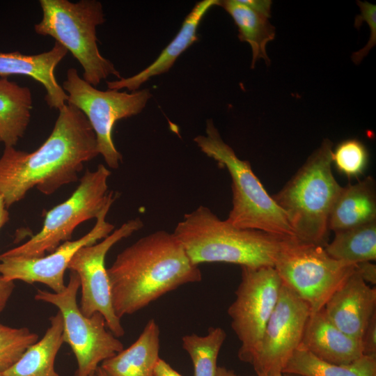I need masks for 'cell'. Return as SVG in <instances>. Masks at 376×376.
<instances>
[{
	"label": "cell",
	"mask_w": 376,
	"mask_h": 376,
	"mask_svg": "<svg viewBox=\"0 0 376 376\" xmlns=\"http://www.w3.org/2000/svg\"><path fill=\"white\" fill-rule=\"evenodd\" d=\"M42 12L35 32L53 38L69 51L81 65L83 79L96 87L109 76L122 77L114 64L104 58L97 46L96 28L106 19L97 0H40Z\"/></svg>",
	"instance_id": "6"
},
{
	"label": "cell",
	"mask_w": 376,
	"mask_h": 376,
	"mask_svg": "<svg viewBox=\"0 0 376 376\" xmlns=\"http://www.w3.org/2000/svg\"><path fill=\"white\" fill-rule=\"evenodd\" d=\"M79 278L71 271L70 279L61 292L38 290L35 299L54 305L63 321V338L77 362L75 376H97L100 363L123 350V344L107 329L100 313L87 317L82 314L77 301Z\"/></svg>",
	"instance_id": "9"
},
{
	"label": "cell",
	"mask_w": 376,
	"mask_h": 376,
	"mask_svg": "<svg viewBox=\"0 0 376 376\" xmlns=\"http://www.w3.org/2000/svg\"><path fill=\"white\" fill-rule=\"evenodd\" d=\"M332 164L339 172L348 178H356L365 171L368 152L364 144L356 139L340 142L332 150Z\"/></svg>",
	"instance_id": "28"
},
{
	"label": "cell",
	"mask_w": 376,
	"mask_h": 376,
	"mask_svg": "<svg viewBox=\"0 0 376 376\" xmlns=\"http://www.w3.org/2000/svg\"><path fill=\"white\" fill-rule=\"evenodd\" d=\"M361 340L363 354L376 356V314L370 320Z\"/></svg>",
	"instance_id": "30"
},
{
	"label": "cell",
	"mask_w": 376,
	"mask_h": 376,
	"mask_svg": "<svg viewBox=\"0 0 376 376\" xmlns=\"http://www.w3.org/2000/svg\"><path fill=\"white\" fill-rule=\"evenodd\" d=\"M111 171L103 164L95 171L87 169L80 182L64 202L56 205L45 215L42 229L25 243L0 255L39 258L52 253L62 242L70 240L74 230L82 222L95 218L104 207L116 199V194L109 191Z\"/></svg>",
	"instance_id": "7"
},
{
	"label": "cell",
	"mask_w": 376,
	"mask_h": 376,
	"mask_svg": "<svg viewBox=\"0 0 376 376\" xmlns=\"http://www.w3.org/2000/svg\"><path fill=\"white\" fill-rule=\"evenodd\" d=\"M196 265L226 263L240 267H274L286 241L268 233L235 227L200 205L184 215L173 232Z\"/></svg>",
	"instance_id": "3"
},
{
	"label": "cell",
	"mask_w": 376,
	"mask_h": 376,
	"mask_svg": "<svg viewBox=\"0 0 376 376\" xmlns=\"http://www.w3.org/2000/svg\"><path fill=\"white\" fill-rule=\"evenodd\" d=\"M50 326L43 337L29 346L3 376H60L55 370L56 355L64 343L63 321L60 311L49 318Z\"/></svg>",
	"instance_id": "22"
},
{
	"label": "cell",
	"mask_w": 376,
	"mask_h": 376,
	"mask_svg": "<svg viewBox=\"0 0 376 376\" xmlns=\"http://www.w3.org/2000/svg\"><path fill=\"white\" fill-rule=\"evenodd\" d=\"M15 288L14 281L6 280L0 276V313L5 308Z\"/></svg>",
	"instance_id": "32"
},
{
	"label": "cell",
	"mask_w": 376,
	"mask_h": 376,
	"mask_svg": "<svg viewBox=\"0 0 376 376\" xmlns=\"http://www.w3.org/2000/svg\"><path fill=\"white\" fill-rule=\"evenodd\" d=\"M257 376H288L286 374L282 373H272V374H265V373H258Z\"/></svg>",
	"instance_id": "37"
},
{
	"label": "cell",
	"mask_w": 376,
	"mask_h": 376,
	"mask_svg": "<svg viewBox=\"0 0 376 376\" xmlns=\"http://www.w3.org/2000/svg\"><path fill=\"white\" fill-rule=\"evenodd\" d=\"M333 143L325 139L272 198L300 241L325 246L329 218L342 187L332 172Z\"/></svg>",
	"instance_id": "4"
},
{
	"label": "cell",
	"mask_w": 376,
	"mask_h": 376,
	"mask_svg": "<svg viewBox=\"0 0 376 376\" xmlns=\"http://www.w3.org/2000/svg\"><path fill=\"white\" fill-rule=\"evenodd\" d=\"M361 13L356 16L354 26L359 27L363 22H366L370 29V36L367 45L361 49L354 52L352 59L355 64H359L376 43V6L366 1H357Z\"/></svg>",
	"instance_id": "29"
},
{
	"label": "cell",
	"mask_w": 376,
	"mask_h": 376,
	"mask_svg": "<svg viewBox=\"0 0 376 376\" xmlns=\"http://www.w3.org/2000/svg\"><path fill=\"white\" fill-rule=\"evenodd\" d=\"M143 226V221L139 217L127 221L101 242L80 248L68 267L79 278L81 297L79 306L82 314L89 317L95 313H100L107 327L117 338L123 336L125 331L113 308L105 258L113 245Z\"/></svg>",
	"instance_id": "12"
},
{
	"label": "cell",
	"mask_w": 376,
	"mask_h": 376,
	"mask_svg": "<svg viewBox=\"0 0 376 376\" xmlns=\"http://www.w3.org/2000/svg\"><path fill=\"white\" fill-rule=\"evenodd\" d=\"M226 338L224 329L212 327L205 336L191 334L182 338V348L193 363L194 376H216L218 355Z\"/></svg>",
	"instance_id": "26"
},
{
	"label": "cell",
	"mask_w": 376,
	"mask_h": 376,
	"mask_svg": "<svg viewBox=\"0 0 376 376\" xmlns=\"http://www.w3.org/2000/svg\"><path fill=\"white\" fill-rule=\"evenodd\" d=\"M235 299L228 308L231 327L241 345L240 361L251 363L277 304L282 281L274 267H241Z\"/></svg>",
	"instance_id": "11"
},
{
	"label": "cell",
	"mask_w": 376,
	"mask_h": 376,
	"mask_svg": "<svg viewBox=\"0 0 376 376\" xmlns=\"http://www.w3.org/2000/svg\"><path fill=\"white\" fill-rule=\"evenodd\" d=\"M159 328L152 318L130 347L103 361L100 366L107 376H152L159 359Z\"/></svg>",
	"instance_id": "19"
},
{
	"label": "cell",
	"mask_w": 376,
	"mask_h": 376,
	"mask_svg": "<svg viewBox=\"0 0 376 376\" xmlns=\"http://www.w3.org/2000/svg\"><path fill=\"white\" fill-rule=\"evenodd\" d=\"M109 202L96 217L93 228L81 237L63 242L53 252L39 258L0 255V276L8 281L20 280L29 284L40 283L53 290L62 292L66 285L64 274L75 253L81 247L93 244L114 230L106 217L113 203Z\"/></svg>",
	"instance_id": "14"
},
{
	"label": "cell",
	"mask_w": 376,
	"mask_h": 376,
	"mask_svg": "<svg viewBox=\"0 0 376 376\" xmlns=\"http://www.w3.org/2000/svg\"><path fill=\"white\" fill-rule=\"evenodd\" d=\"M67 54L68 50L56 42L49 51L38 54L0 52V77L19 75L33 78L44 86L45 100L49 108L59 111L67 104L68 95L58 83L54 71Z\"/></svg>",
	"instance_id": "16"
},
{
	"label": "cell",
	"mask_w": 376,
	"mask_h": 376,
	"mask_svg": "<svg viewBox=\"0 0 376 376\" xmlns=\"http://www.w3.org/2000/svg\"><path fill=\"white\" fill-rule=\"evenodd\" d=\"M219 4V0H203L196 3L184 19L178 33L154 62L134 75L107 81L108 89L126 88L135 91L151 77L168 72L180 55L198 40L197 29L207 11Z\"/></svg>",
	"instance_id": "18"
},
{
	"label": "cell",
	"mask_w": 376,
	"mask_h": 376,
	"mask_svg": "<svg viewBox=\"0 0 376 376\" xmlns=\"http://www.w3.org/2000/svg\"><path fill=\"white\" fill-rule=\"evenodd\" d=\"M299 347L335 364L351 363L364 355L361 340L340 330L324 309L311 314Z\"/></svg>",
	"instance_id": "17"
},
{
	"label": "cell",
	"mask_w": 376,
	"mask_h": 376,
	"mask_svg": "<svg viewBox=\"0 0 376 376\" xmlns=\"http://www.w3.org/2000/svg\"><path fill=\"white\" fill-rule=\"evenodd\" d=\"M219 6L231 16L238 29V38L247 42L252 51L251 68L258 59L266 63L269 59L266 52L267 44L274 39L275 29L268 17L256 11L241 0L219 1Z\"/></svg>",
	"instance_id": "23"
},
{
	"label": "cell",
	"mask_w": 376,
	"mask_h": 376,
	"mask_svg": "<svg viewBox=\"0 0 376 376\" xmlns=\"http://www.w3.org/2000/svg\"><path fill=\"white\" fill-rule=\"evenodd\" d=\"M356 265L331 258L323 246L291 237L279 253L274 267L283 284L309 306L312 314L323 309L354 272Z\"/></svg>",
	"instance_id": "8"
},
{
	"label": "cell",
	"mask_w": 376,
	"mask_h": 376,
	"mask_svg": "<svg viewBox=\"0 0 376 376\" xmlns=\"http://www.w3.org/2000/svg\"><path fill=\"white\" fill-rule=\"evenodd\" d=\"M287 375V374H286ZM288 376H297V375H288Z\"/></svg>",
	"instance_id": "39"
},
{
	"label": "cell",
	"mask_w": 376,
	"mask_h": 376,
	"mask_svg": "<svg viewBox=\"0 0 376 376\" xmlns=\"http://www.w3.org/2000/svg\"><path fill=\"white\" fill-rule=\"evenodd\" d=\"M0 376H3V374L1 372H0Z\"/></svg>",
	"instance_id": "40"
},
{
	"label": "cell",
	"mask_w": 376,
	"mask_h": 376,
	"mask_svg": "<svg viewBox=\"0 0 376 376\" xmlns=\"http://www.w3.org/2000/svg\"><path fill=\"white\" fill-rule=\"evenodd\" d=\"M61 86L68 95L67 103L79 109L89 121L96 136L99 155L109 167L118 169L123 156L114 145L113 128L118 120L143 110L152 96L150 90L131 93L100 91L84 80L74 68L68 70Z\"/></svg>",
	"instance_id": "10"
},
{
	"label": "cell",
	"mask_w": 376,
	"mask_h": 376,
	"mask_svg": "<svg viewBox=\"0 0 376 376\" xmlns=\"http://www.w3.org/2000/svg\"><path fill=\"white\" fill-rule=\"evenodd\" d=\"M311 314L309 306L283 284L276 307L250 363L256 374L282 373L301 342Z\"/></svg>",
	"instance_id": "13"
},
{
	"label": "cell",
	"mask_w": 376,
	"mask_h": 376,
	"mask_svg": "<svg viewBox=\"0 0 376 376\" xmlns=\"http://www.w3.org/2000/svg\"><path fill=\"white\" fill-rule=\"evenodd\" d=\"M194 141L230 173L233 199L227 222L240 228L296 238L285 213L254 174L250 163L237 156L211 119L206 121L205 134L196 136Z\"/></svg>",
	"instance_id": "5"
},
{
	"label": "cell",
	"mask_w": 376,
	"mask_h": 376,
	"mask_svg": "<svg viewBox=\"0 0 376 376\" xmlns=\"http://www.w3.org/2000/svg\"><path fill=\"white\" fill-rule=\"evenodd\" d=\"M33 96L31 89L0 78V142L4 147L16 146L29 125Z\"/></svg>",
	"instance_id": "21"
},
{
	"label": "cell",
	"mask_w": 376,
	"mask_h": 376,
	"mask_svg": "<svg viewBox=\"0 0 376 376\" xmlns=\"http://www.w3.org/2000/svg\"><path fill=\"white\" fill-rule=\"evenodd\" d=\"M340 330L358 340L376 314V289L356 272L331 295L323 308Z\"/></svg>",
	"instance_id": "15"
},
{
	"label": "cell",
	"mask_w": 376,
	"mask_h": 376,
	"mask_svg": "<svg viewBox=\"0 0 376 376\" xmlns=\"http://www.w3.org/2000/svg\"><path fill=\"white\" fill-rule=\"evenodd\" d=\"M376 221V188L372 177L342 187L330 212L329 228L334 232Z\"/></svg>",
	"instance_id": "20"
},
{
	"label": "cell",
	"mask_w": 376,
	"mask_h": 376,
	"mask_svg": "<svg viewBox=\"0 0 376 376\" xmlns=\"http://www.w3.org/2000/svg\"><path fill=\"white\" fill-rule=\"evenodd\" d=\"M356 272L366 283H376V266L371 261L357 263Z\"/></svg>",
	"instance_id": "31"
},
{
	"label": "cell",
	"mask_w": 376,
	"mask_h": 376,
	"mask_svg": "<svg viewBox=\"0 0 376 376\" xmlns=\"http://www.w3.org/2000/svg\"><path fill=\"white\" fill-rule=\"evenodd\" d=\"M282 373L297 376H376V356L363 355L351 363L335 364L299 347Z\"/></svg>",
	"instance_id": "24"
},
{
	"label": "cell",
	"mask_w": 376,
	"mask_h": 376,
	"mask_svg": "<svg viewBox=\"0 0 376 376\" xmlns=\"http://www.w3.org/2000/svg\"><path fill=\"white\" fill-rule=\"evenodd\" d=\"M152 376H183L174 370L166 361L159 359L156 363Z\"/></svg>",
	"instance_id": "34"
},
{
	"label": "cell",
	"mask_w": 376,
	"mask_h": 376,
	"mask_svg": "<svg viewBox=\"0 0 376 376\" xmlns=\"http://www.w3.org/2000/svg\"><path fill=\"white\" fill-rule=\"evenodd\" d=\"M256 11L264 15L268 18L271 16V6L272 1L270 0H241Z\"/></svg>",
	"instance_id": "33"
},
{
	"label": "cell",
	"mask_w": 376,
	"mask_h": 376,
	"mask_svg": "<svg viewBox=\"0 0 376 376\" xmlns=\"http://www.w3.org/2000/svg\"><path fill=\"white\" fill-rule=\"evenodd\" d=\"M324 249L331 258L357 264L376 259V221L338 230Z\"/></svg>",
	"instance_id": "25"
},
{
	"label": "cell",
	"mask_w": 376,
	"mask_h": 376,
	"mask_svg": "<svg viewBox=\"0 0 376 376\" xmlns=\"http://www.w3.org/2000/svg\"><path fill=\"white\" fill-rule=\"evenodd\" d=\"M107 270L113 308L120 319L182 285L202 279L201 269L175 234L163 230L126 247Z\"/></svg>",
	"instance_id": "2"
},
{
	"label": "cell",
	"mask_w": 376,
	"mask_h": 376,
	"mask_svg": "<svg viewBox=\"0 0 376 376\" xmlns=\"http://www.w3.org/2000/svg\"><path fill=\"white\" fill-rule=\"evenodd\" d=\"M38 340V335L27 327H10L0 323V372L12 366Z\"/></svg>",
	"instance_id": "27"
},
{
	"label": "cell",
	"mask_w": 376,
	"mask_h": 376,
	"mask_svg": "<svg viewBox=\"0 0 376 376\" xmlns=\"http://www.w3.org/2000/svg\"><path fill=\"white\" fill-rule=\"evenodd\" d=\"M216 376H240V375H237L234 371L227 369L225 367L218 366Z\"/></svg>",
	"instance_id": "36"
},
{
	"label": "cell",
	"mask_w": 376,
	"mask_h": 376,
	"mask_svg": "<svg viewBox=\"0 0 376 376\" xmlns=\"http://www.w3.org/2000/svg\"><path fill=\"white\" fill-rule=\"evenodd\" d=\"M9 212L6 207L3 198L0 194V230L9 221Z\"/></svg>",
	"instance_id": "35"
},
{
	"label": "cell",
	"mask_w": 376,
	"mask_h": 376,
	"mask_svg": "<svg viewBox=\"0 0 376 376\" xmlns=\"http://www.w3.org/2000/svg\"><path fill=\"white\" fill-rule=\"evenodd\" d=\"M97 376H107L104 371L101 368L100 366L98 367L97 370Z\"/></svg>",
	"instance_id": "38"
},
{
	"label": "cell",
	"mask_w": 376,
	"mask_h": 376,
	"mask_svg": "<svg viewBox=\"0 0 376 376\" xmlns=\"http://www.w3.org/2000/svg\"><path fill=\"white\" fill-rule=\"evenodd\" d=\"M98 155L96 136L87 118L67 103L38 149L28 152L4 147L0 157V194L6 207L22 201L33 188L48 196L77 182L84 164Z\"/></svg>",
	"instance_id": "1"
}]
</instances>
